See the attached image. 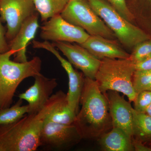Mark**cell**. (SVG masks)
I'll list each match as a JSON object with an SVG mask.
<instances>
[{"mask_svg":"<svg viewBox=\"0 0 151 151\" xmlns=\"http://www.w3.org/2000/svg\"><path fill=\"white\" fill-rule=\"evenodd\" d=\"M80 103L74 124L83 139L97 140L113 128L107 97L94 79L84 77Z\"/></svg>","mask_w":151,"mask_h":151,"instance_id":"cell-1","label":"cell"},{"mask_svg":"<svg viewBox=\"0 0 151 151\" xmlns=\"http://www.w3.org/2000/svg\"><path fill=\"white\" fill-rule=\"evenodd\" d=\"M14 54L11 50L0 53V108L11 106L22 81L41 73L42 61L39 57L27 62H18L11 60V57Z\"/></svg>","mask_w":151,"mask_h":151,"instance_id":"cell-2","label":"cell"},{"mask_svg":"<svg viewBox=\"0 0 151 151\" xmlns=\"http://www.w3.org/2000/svg\"><path fill=\"white\" fill-rule=\"evenodd\" d=\"M43 122L37 114H27L12 124L0 126V151L37 150L41 146Z\"/></svg>","mask_w":151,"mask_h":151,"instance_id":"cell-3","label":"cell"},{"mask_svg":"<svg viewBox=\"0 0 151 151\" xmlns=\"http://www.w3.org/2000/svg\"><path fill=\"white\" fill-rule=\"evenodd\" d=\"M135 63L129 58L126 59L105 58L101 60L95 80L101 92H121L130 103L137 96L133 84Z\"/></svg>","mask_w":151,"mask_h":151,"instance_id":"cell-4","label":"cell"},{"mask_svg":"<svg viewBox=\"0 0 151 151\" xmlns=\"http://www.w3.org/2000/svg\"><path fill=\"white\" fill-rule=\"evenodd\" d=\"M87 1L125 47L134 48L139 43L150 39L142 30L124 18L109 3L104 0Z\"/></svg>","mask_w":151,"mask_h":151,"instance_id":"cell-5","label":"cell"},{"mask_svg":"<svg viewBox=\"0 0 151 151\" xmlns=\"http://www.w3.org/2000/svg\"><path fill=\"white\" fill-rule=\"evenodd\" d=\"M60 14L66 21L81 28L90 35L100 36L111 40L117 38L87 0H70Z\"/></svg>","mask_w":151,"mask_h":151,"instance_id":"cell-6","label":"cell"},{"mask_svg":"<svg viewBox=\"0 0 151 151\" xmlns=\"http://www.w3.org/2000/svg\"><path fill=\"white\" fill-rule=\"evenodd\" d=\"M83 139L74 124H65L44 120L41 131V146L59 150H68Z\"/></svg>","mask_w":151,"mask_h":151,"instance_id":"cell-7","label":"cell"},{"mask_svg":"<svg viewBox=\"0 0 151 151\" xmlns=\"http://www.w3.org/2000/svg\"><path fill=\"white\" fill-rule=\"evenodd\" d=\"M36 12L32 0H0V18L6 23V37L8 42L13 39L24 22Z\"/></svg>","mask_w":151,"mask_h":151,"instance_id":"cell-8","label":"cell"},{"mask_svg":"<svg viewBox=\"0 0 151 151\" xmlns=\"http://www.w3.org/2000/svg\"><path fill=\"white\" fill-rule=\"evenodd\" d=\"M89 35L81 28L66 21L60 14L56 15L44 22L41 27L40 37L53 42L84 43Z\"/></svg>","mask_w":151,"mask_h":151,"instance_id":"cell-9","label":"cell"},{"mask_svg":"<svg viewBox=\"0 0 151 151\" xmlns=\"http://www.w3.org/2000/svg\"><path fill=\"white\" fill-rule=\"evenodd\" d=\"M32 43L33 48L46 50L54 55L66 71L68 78V90L66 94L68 106L76 115L78 112L80 98L84 86L85 77L84 74L74 69L72 64L60 55L52 43L47 41L40 42L35 40L32 41Z\"/></svg>","mask_w":151,"mask_h":151,"instance_id":"cell-10","label":"cell"},{"mask_svg":"<svg viewBox=\"0 0 151 151\" xmlns=\"http://www.w3.org/2000/svg\"><path fill=\"white\" fill-rule=\"evenodd\" d=\"M52 43L62 52L73 66L81 71L84 76L95 80L101 60L95 57L80 45L56 42Z\"/></svg>","mask_w":151,"mask_h":151,"instance_id":"cell-11","label":"cell"},{"mask_svg":"<svg viewBox=\"0 0 151 151\" xmlns=\"http://www.w3.org/2000/svg\"><path fill=\"white\" fill-rule=\"evenodd\" d=\"M35 82L24 92L19 95V99L28 103V114H36L45 105L57 86L56 78H48L41 73L34 77Z\"/></svg>","mask_w":151,"mask_h":151,"instance_id":"cell-12","label":"cell"},{"mask_svg":"<svg viewBox=\"0 0 151 151\" xmlns=\"http://www.w3.org/2000/svg\"><path fill=\"white\" fill-rule=\"evenodd\" d=\"M109 105L113 127L123 130L129 137H133V108L119 92L108 91L105 94Z\"/></svg>","mask_w":151,"mask_h":151,"instance_id":"cell-13","label":"cell"},{"mask_svg":"<svg viewBox=\"0 0 151 151\" xmlns=\"http://www.w3.org/2000/svg\"><path fill=\"white\" fill-rule=\"evenodd\" d=\"M38 114L42 120L60 124H74L76 114L68 106L66 94L61 90L52 94Z\"/></svg>","mask_w":151,"mask_h":151,"instance_id":"cell-14","label":"cell"},{"mask_svg":"<svg viewBox=\"0 0 151 151\" xmlns=\"http://www.w3.org/2000/svg\"><path fill=\"white\" fill-rule=\"evenodd\" d=\"M37 12L24 22L17 35L9 42V49L14 52V61L18 62L28 61L27 47L30 42L34 39L39 27V13Z\"/></svg>","mask_w":151,"mask_h":151,"instance_id":"cell-15","label":"cell"},{"mask_svg":"<svg viewBox=\"0 0 151 151\" xmlns=\"http://www.w3.org/2000/svg\"><path fill=\"white\" fill-rule=\"evenodd\" d=\"M80 45L100 60L105 58L126 59L130 57V54L121 48L115 40L100 36L90 35Z\"/></svg>","mask_w":151,"mask_h":151,"instance_id":"cell-16","label":"cell"},{"mask_svg":"<svg viewBox=\"0 0 151 151\" xmlns=\"http://www.w3.org/2000/svg\"><path fill=\"white\" fill-rule=\"evenodd\" d=\"M102 150L134 151L132 138L123 130L113 127L97 139Z\"/></svg>","mask_w":151,"mask_h":151,"instance_id":"cell-17","label":"cell"},{"mask_svg":"<svg viewBox=\"0 0 151 151\" xmlns=\"http://www.w3.org/2000/svg\"><path fill=\"white\" fill-rule=\"evenodd\" d=\"M133 137L146 145L151 144V117L133 108Z\"/></svg>","mask_w":151,"mask_h":151,"instance_id":"cell-18","label":"cell"},{"mask_svg":"<svg viewBox=\"0 0 151 151\" xmlns=\"http://www.w3.org/2000/svg\"><path fill=\"white\" fill-rule=\"evenodd\" d=\"M42 22L60 14L70 0H32Z\"/></svg>","mask_w":151,"mask_h":151,"instance_id":"cell-19","label":"cell"},{"mask_svg":"<svg viewBox=\"0 0 151 151\" xmlns=\"http://www.w3.org/2000/svg\"><path fill=\"white\" fill-rule=\"evenodd\" d=\"M22 100L19 99L12 106L0 108V126L12 124L28 113V105H22Z\"/></svg>","mask_w":151,"mask_h":151,"instance_id":"cell-20","label":"cell"},{"mask_svg":"<svg viewBox=\"0 0 151 151\" xmlns=\"http://www.w3.org/2000/svg\"><path fill=\"white\" fill-rule=\"evenodd\" d=\"M133 84L137 94L145 90L151 91V70H135Z\"/></svg>","mask_w":151,"mask_h":151,"instance_id":"cell-21","label":"cell"},{"mask_svg":"<svg viewBox=\"0 0 151 151\" xmlns=\"http://www.w3.org/2000/svg\"><path fill=\"white\" fill-rule=\"evenodd\" d=\"M151 56V40L145 41L134 47L129 58L134 63Z\"/></svg>","mask_w":151,"mask_h":151,"instance_id":"cell-22","label":"cell"},{"mask_svg":"<svg viewBox=\"0 0 151 151\" xmlns=\"http://www.w3.org/2000/svg\"><path fill=\"white\" fill-rule=\"evenodd\" d=\"M133 102L135 111L145 113L147 108L151 104V91L145 90L139 92Z\"/></svg>","mask_w":151,"mask_h":151,"instance_id":"cell-23","label":"cell"},{"mask_svg":"<svg viewBox=\"0 0 151 151\" xmlns=\"http://www.w3.org/2000/svg\"><path fill=\"white\" fill-rule=\"evenodd\" d=\"M114 9L124 18L132 22L134 17L126 3V0H108Z\"/></svg>","mask_w":151,"mask_h":151,"instance_id":"cell-24","label":"cell"},{"mask_svg":"<svg viewBox=\"0 0 151 151\" xmlns=\"http://www.w3.org/2000/svg\"><path fill=\"white\" fill-rule=\"evenodd\" d=\"M6 33L0 18V53H4L10 50L9 43L6 37Z\"/></svg>","mask_w":151,"mask_h":151,"instance_id":"cell-25","label":"cell"},{"mask_svg":"<svg viewBox=\"0 0 151 151\" xmlns=\"http://www.w3.org/2000/svg\"><path fill=\"white\" fill-rule=\"evenodd\" d=\"M135 70H151V56L135 63Z\"/></svg>","mask_w":151,"mask_h":151,"instance_id":"cell-26","label":"cell"},{"mask_svg":"<svg viewBox=\"0 0 151 151\" xmlns=\"http://www.w3.org/2000/svg\"><path fill=\"white\" fill-rule=\"evenodd\" d=\"M132 143L135 151H151V147L134 138H132Z\"/></svg>","mask_w":151,"mask_h":151,"instance_id":"cell-27","label":"cell"},{"mask_svg":"<svg viewBox=\"0 0 151 151\" xmlns=\"http://www.w3.org/2000/svg\"><path fill=\"white\" fill-rule=\"evenodd\" d=\"M145 113L147 114V115H149V116L151 117V104L150 105V106L148 107V108H147Z\"/></svg>","mask_w":151,"mask_h":151,"instance_id":"cell-28","label":"cell"},{"mask_svg":"<svg viewBox=\"0 0 151 151\" xmlns=\"http://www.w3.org/2000/svg\"><path fill=\"white\" fill-rule=\"evenodd\" d=\"M147 1H148L151 3V0H147Z\"/></svg>","mask_w":151,"mask_h":151,"instance_id":"cell-29","label":"cell"}]
</instances>
